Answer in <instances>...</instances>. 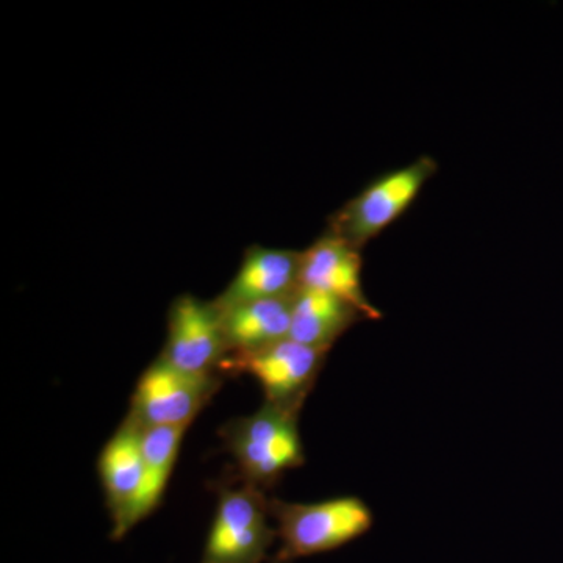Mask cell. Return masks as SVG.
<instances>
[{
    "label": "cell",
    "instance_id": "6da1fadb",
    "mask_svg": "<svg viewBox=\"0 0 563 563\" xmlns=\"http://www.w3.org/2000/svg\"><path fill=\"white\" fill-rule=\"evenodd\" d=\"M298 420V413L263 402L257 412L222 426V444L232 455L240 483L268 492L285 474L301 468L306 453Z\"/></svg>",
    "mask_w": 563,
    "mask_h": 563
},
{
    "label": "cell",
    "instance_id": "7a4b0ae2",
    "mask_svg": "<svg viewBox=\"0 0 563 563\" xmlns=\"http://www.w3.org/2000/svg\"><path fill=\"white\" fill-rule=\"evenodd\" d=\"M279 548L273 562L331 553L361 539L374 525V514L358 496H336L317 503H287L272 498Z\"/></svg>",
    "mask_w": 563,
    "mask_h": 563
},
{
    "label": "cell",
    "instance_id": "3957f363",
    "mask_svg": "<svg viewBox=\"0 0 563 563\" xmlns=\"http://www.w3.org/2000/svg\"><path fill=\"white\" fill-rule=\"evenodd\" d=\"M437 173L435 158L421 155L409 165L380 174L329 218L328 229L363 250L412 209Z\"/></svg>",
    "mask_w": 563,
    "mask_h": 563
},
{
    "label": "cell",
    "instance_id": "277c9868",
    "mask_svg": "<svg viewBox=\"0 0 563 563\" xmlns=\"http://www.w3.org/2000/svg\"><path fill=\"white\" fill-rule=\"evenodd\" d=\"M272 498L250 484L218 485L201 563H263L277 540Z\"/></svg>",
    "mask_w": 563,
    "mask_h": 563
},
{
    "label": "cell",
    "instance_id": "5b68a950",
    "mask_svg": "<svg viewBox=\"0 0 563 563\" xmlns=\"http://www.w3.org/2000/svg\"><path fill=\"white\" fill-rule=\"evenodd\" d=\"M329 352L285 339L254 354L225 358L220 374L224 379L250 374L261 384L265 395L263 402L299 415L324 368Z\"/></svg>",
    "mask_w": 563,
    "mask_h": 563
},
{
    "label": "cell",
    "instance_id": "8992f818",
    "mask_svg": "<svg viewBox=\"0 0 563 563\" xmlns=\"http://www.w3.org/2000/svg\"><path fill=\"white\" fill-rule=\"evenodd\" d=\"M224 377L195 376L174 368L161 357L150 363L136 380L125 417L143 431L154 428H190L207 404L220 391Z\"/></svg>",
    "mask_w": 563,
    "mask_h": 563
},
{
    "label": "cell",
    "instance_id": "52a82bcc",
    "mask_svg": "<svg viewBox=\"0 0 563 563\" xmlns=\"http://www.w3.org/2000/svg\"><path fill=\"white\" fill-rule=\"evenodd\" d=\"M158 357L180 372L195 376H221L228 358L221 312L198 296H177L168 310L165 346Z\"/></svg>",
    "mask_w": 563,
    "mask_h": 563
},
{
    "label": "cell",
    "instance_id": "ba28073f",
    "mask_svg": "<svg viewBox=\"0 0 563 563\" xmlns=\"http://www.w3.org/2000/svg\"><path fill=\"white\" fill-rule=\"evenodd\" d=\"M362 272V250L331 229L302 251L301 288L342 298L357 307L368 321L383 320L384 313L363 290Z\"/></svg>",
    "mask_w": 563,
    "mask_h": 563
},
{
    "label": "cell",
    "instance_id": "9c48e42d",
    "mask_svg": "<svg viewBox=\"0 0 563 563\" xmlns=\"http://www.w3.org/2000/svg\"><path fill=\"white\" fill-rule=\"evenodd\" d=\"M143 470L144 431L125 417L98 457L99 479L111 520L110 537L114 542L122 540V528L139 495Z\"/></svg>",
    "mask_w": 563,
    "mask_h": 563
},
{
    "label": "cell",
    "instance_id": "30bf717a",
    "mask_svg": "<svg viewBox=\"0 0 563 563\" xmlns=\"http://www.w3.org/2000/svg\"><path fill=\"white\" fill-rule=\"evenodd\" d=\"M302 251L252 244L239 272L213 299L218 309L240 303L292 298L301 288Z\"/></svg>",
    "mask_w": 563,
    "mask_h": 563
},
{
    "label": "cell",
    "instance_id": "8fae6325",
    "mask_svg": "<svg viewBox=\"0 0 563 563\" xmlns=\"http://www.w3.org/2000/svg\"><path fill=\"white\" fill-rule=\"evenodd\" d=\"M291 301L268 299L220 309L228 357L254 354L290 339Z\"/></svg>",
    "mask_w": 563,
    "mask_h": 563
},
{
    "label": "cell",
    "instance_id": "7c38bea8",
    "mask_svg": "<svg viewBox=\"0 0 563 563\" xmlns=\"http://www.w3.org/2000/svg\"><path fill=\"white\" fill-rule=\"evenodd\" d=\"M363 320H366L365 314L342 298L299 288L291 301L290 339L318 350L332 351L344 333Z\"/></svg>",
    "mask_w": 563,
    "mask_h": 563
},
{
    "label": "cell",
    "instance_id": "4fadbf2b",
    "mask_svg": "<svg viewBox=\"0 0 563 563\" xmlns=\"http://www.w3.org/2000/svg\"><path fill=\"white\" fill-rule=\"evenodd\" d=\"M187 429L154 428L144 431L143 479L122 528V539L162 506Z\"/></svg>",
    "mask_w": 563,
    "mask_h": 563
},
{
    "label": "cell",
    "instance_id": "5bb4252c",
    "mask_svg": "<svg viewBox=\"0 0 563 563\" xmlns=\"http://www.w3.org/2000/svg\"><path fill=\"white\" fill-rule=\"evenodd\" d=\"M272 563H276V562H272Z\"/></svg>",
    "mask_w": 563,
    "mask_h": 563
}]
</instances>
